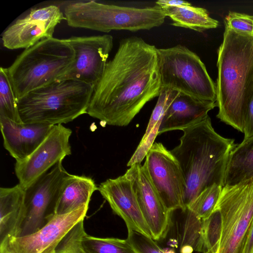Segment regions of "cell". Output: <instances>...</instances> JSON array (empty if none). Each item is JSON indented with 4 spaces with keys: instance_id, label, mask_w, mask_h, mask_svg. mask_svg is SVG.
<instances>
[{
    "instance_id": "cell-1",
    "label": "cell",
    "mask_w": 253,
    "mask_h": 253,
    "mask_svg": "<svg viewBox=\"0 0 253 253\" xmlns=\"http://www.w3.org/2000/svg\"><path fill=\"white\" fill-rule=\"evenodd\" d=\"M161 89L157 48L141 38H127L108 61L86 114L105 124L126 126Z\"/></svg>"
},
{
    "instance_id": "cell-2",
    "label": "cell",
    "mask_w": 253,
    "mask_h": 253,
    "mask_svg": "<svg viewBox=\"0 0 253 253\" xmlns=\"http://www.w3.org/2000/svg\"><path fill=\"white\" fill-rule=\"evenodd\" d=\"M180 144L170 151L179 163L185 182L184 211L207 188L224 186L230 155L237 145L213 128L209 116L182 130Z\"/></svg>"
},
{
    "instance_id": "cell-3",
    "label": "cell",
    "mask_w": 253,
    "mask_h": 253,
    "mask_svg": "<svg viewBox=\"0 0 253 253\" xmlns=\"http://www.w3.org/2000/svg\"><path fill=\"white\" fill-rule=\"evenodd\" d=\"M217 67L216 117L243 132L246 112L253 95V36L225 26Z\"/></svg>"
},
{
    "instance_id": "cell-4",
    "label": "cell",
    "mask_w": 253,
    "mask_h": 253,
    "mask_svg": "<svg viewBox=\"0 0 253 253\" xmlns=\"http://www.w3.org/2000/svg\"><path fill=\"white\" fill-rule=\"evenodd\" d=\"M94 89L81 82L57 80L17 100L21 121L50 126L72 122L86 114Z\"/></svg>"
},
{
    "instance_id": "cell-5",
    "label": "cell",
    "mask_w": 253,
    "mask_h": 253,
    "mask_svg": "<svg viewBox=\"0 0 253 253\" xmlns=\"http://www.w3.org/2000/svg\"><path fill=\"white\" fill-rule=\"evenodd\" d=\"M74 60V50L67 39L51 37L25 49L7 68L17 100L57 80Z\"/></svg>"
},
{
    "instance_id": "cell-6",
    "label": "cell",
    "mask_w": 253,
    "mask_h": 253,
    "mask_svg": "<svg viewBox=\"0 0 253 253\" xmlns=\"http://www.w3.org/2000/svg\"><path fill=\"white\" fill-rule=\"evenodd\" d=\"M64 14L70 27L107 33L112 30H150L162 25L166 17L158 4L137 8L94 0L68 3L65 6Z\"/></svg>"
},
{
    "instance_id": "cell-7",
    "label": "cell",
    "mask_w": 253,
    "mask_h": 253,
    "mask_svg": "<svg viewBox=\"0 0 253 253\" xmlns=\"http://www.w3.org/2000/svg\"><path fill=\"white\" fill-rule=\"evenodd\" d=\"M162 88L216 102V84L200 57L185 46L157 48Z\"/></svg>"
},
{
    "instance_id": "cell-8",
    "label": "cell",
    "mask_w": 253,
    "mask_h": 253,
    "mask_svg": "<svg viewBox=\"0 0 253 253\" xmlns=\"http://www.w3.org/2000/svg\"><path fill=\"white\" fill-rule=\"evenodd\" d=\"M215 208L222 218V231L216 253H242L253 220V181L225 185Z\"/></svg>"
},
{
    "instance_id": "cell-9",
    "label": "cell",
    "mask_w": 253,
    "mask_h": 253,
    "mask_svg": "<svg viewBox=\"0 0 253 253\" xmlns=\"http://www.w3.org/2000/svg\"><path fill=\"white\" fill-rule=\"evenodd\" d=\"M69 175L60 162L25 189V216L17 237L35 233L55 215L59 196Z\"/></svg>"
},
{
    "instance_id": "cell-10",
    "label": "cell",
    "mask_w": 253,
    "mask_h": 253,
    "mask_svg": "<svg viewBox=\"0 0 253 253\" xmlns=\"http://www.w3.org/2000/svg\"><path fill=\"white\" fill-rule=\"evenodd\" d=\"M145 158L143 166L166 209L183 211L185 182L176 159L161 143H154Z\"/></svg>"
},
{
    "instance_id": "cell-11",
    "label": "cell",
    "mask_w": 253,
    "mask_h": 253,
    "mask_svg": "<svg viewBox=\"0 0 253 253\" xmlns=\"http://www.w3.org/2000/svg\"><path fill=\"white\" fill-rule=\"evenodd\" d=\"M75 52L70 69L58 80H73L94 87L100 80L113 46L110 35L73 36L66 39Z\"/></svg>"
},
{
    "instance_id": "cell-12",
    "label": "cell",
    "mask_w": 253,
    "mask_h": 253,
    "mask_svg": "<svg viewBox=\"0 0 253 253\" xmlns=\"http://www.w3.org/2000/svg\"><path fill=\"white\" fill-rule=\"evenodd\" d=\"M72 131L62 125H55L37 148L26 159L16 162L15 173L25 189L52 167L71 154L69 143Z\"/></svg>"
},
{
    "instance_id": "cell-13",
    "label": "cell",
    "mask_w": 253,
    "mask_h": 253,
    "mask_svg": "<svg viewBox=\"0 0 253 253\" xmlns=\"http://www.w3.org/2000/svg\"><path fill=\"white\" fill-rule=\"evenodd\" d=\"M63 20H66L64 13L56 5L34 8L5 30L1 37L3 46L12 50L29 48L53 37L55 27Z\"/></svg>"
},
{
    "instance_id": "cell-14",
    "label": "cell",
    "mask_w": 253,
    "mask_h": 253,
    "mask_svg": "<svg viewBox=\"0 0 253 253\" xmlns=\"http://www.w3.org/2000/svg\"><path fill=\"white\" fill-rule=\"evenodd\" d=\"M88 206L68 213L55 214L43 227L28 235L11 238L0 245L8 253H53L64 236L84 219Z\"/></svg>"
},
{
    "instance_id": "cell-15",
    "label": "cell",
    "mask_w": 253,
    "mask_h": 253,
    "mask_svg": "<svg viewBox=\"0 0 253 253\" xmlns=\"http://www.w3.org/2000/svg\"><path fill=\"white\" fill-rule=\"evenodd\" d=\"M125 174L130 180L143 218L152 239L160 240L167 236L172 212L168 211L156 192L141 163L130 166Z\"/></svg>"
},
{
    "instance_id": "cell-16",
    "label": "cell",
    "mask_w": 253,
    "mask_h": 253,
    "mask_svg": "<svg viewBox=\"0 0 253 253\" xmlns=\"http://www.w3.org/2000/svg\"><path fill=\"white\" fill-rule=\"evenodd\" d=\"M98 190L108 202L114 213L125 221L127 230L152 238L143 218L132 183L125 174L101 183Z\"/></svg>"
},
{
    "instance_id": "cell-17",
    "label": "cell",
    "mask_w": 253,
    "mask_h": 253,
    "mask_svg": "<svg viewBox=\"0 0 253 253\" xmlns=\"http://www.w3.org/2000/svg\"><path fill=\"white\" fill-rule=\"evenodd\" d=\"M3 146L16 162L28 157L42 142L54 126L18 124L0 116Z\"/></svg>"
},
{
    "instance_id": "cell-18",
    "label": "cell",
    "mask_w": 253,
    "mask_h": 253,
    "mask_svg": "<svg viewBox=\"0 0 253 253\" xmlns=\"http://www.w3.org/2000/svg\"><path fill=\"white\" fill-rule=\"evenodd\" d=\"M216 106V102L178 92L163 116L158 133L188 128L206 118Z\"/></svg>"
},
{
    "instance_id": "cell-19",
    "label": "cell",
    "mask_w": 253,
    "mask_h": 253,
    "mask_svg": "<svg viewBox=\"0 0 253 253\" xmlns=\"http://www.w3.org/2000/svg\"><path fill=\"white\" fill-rule=\"evenodd\" d=\"M25 195L20 184L0 188V245L18 235L25 216Z\"/></svg>"
},
{
    "instance_id": "cell-20",
    "label": "cell",
    "mask_w": 253,
    "mask_h": 253,
    "mask_svg": "<svg viewBox=\"0 0 253 253\" xmlns=\"http://www.w3.org/2000/svg\"><path fill=\"white\" fill-rule=\"evenodd\" d=\"M97 190L98 187L91 177L70 174L59 196L55 214L68 213L88 206L93 193Z\"/></svg>"
},
{
    "instance_id": "cell-21",
    "label": "cell",
    "mask_w": 253,
    "mask_h": 253,
    "mask_svg": "<svg viewBox=\"0 0 253 253\" xmlns=\"http://www.w3.org/2000/svg\"><path fill=\"white\" fill-rule=\"evenodd\" d=\"M178 92L168 88H162L156 105L152 112L145 133L134 154L127 164L130 167L141 163L154 143L158 133L163 116Z\"/></svg>"
},
{
    "instance_id": "cell-22",
    "label": "cell",
    "mask_w": 253,
    "mask_h": 253,
    "mask_svg": "<svg viewBox=\"0 0 253 253\" xmlns=\"http://www.w3.org/2000/svg\"><path fill=\"white\" fill-rule=\"evenodd\" d=\"M253 181V137L237 145L232 151L227 166L224 186Z\"/></svg>"
},
{
    "instance_id": "cell-23",
    "label": "cell",
    "mask_w": 253,
    "mask_h": 253,
    "mask_svg": "<svg viewBox=\"0 0 253 253\" xmlns=\"http://www.w3.org/2000/svg\"><path fill=\"white\" fill-rule=\"evenodd\" d=\"M166 16L172 21V25L202 32L216 28L219 22L210 17L205 8L194 6L190 4L182 6L162 5Z\"/></svg>"
},
{
    "instance_id": "cell-24",
    "label": "cell",
    "mask_w": 253,
    "mask_h": 253,
    "mask_svg": "<svg viewBox=\"0 0 253 253\" xmlns=\"http://www.w3.org/2000/svg\"><path fill=\"white\" fill-rule=\"evenodd\" d=\"M222 231V218L220 211L215 208L211 214L202 220L201 234L199 252L216 253Z\"/></svg>"
},
{
    "instance_id": "cell-25",
    "label": "cell",
    "mask_w": 253,
    "mask_h": 253,
    "mask_svg": "<svg viewBox=\"0 0 253 253\" xmlns=\"http://www.w3.org/2000/svg\"><path fill=\"white\" fill-rule=\"evenodd\" d=\"M82 244L85 253H137L126 239L97 237L85 233Z\"/></svg>"
},
{
    "instance_id": "cell-26",
    "label": "cell",
    "mask_w": 253,
    "mask_h": 253,
    "mask_svg": "<svg viewBox=\"0 0 253 253\" xmlns=\"http://www.w3.org/2000/svg\"><path fill=\"white\" fill-rule=\"evenodd\" d=\"M0 116L22 124L18 112L17 100L7 68H0Z\"/></svg>"
},
{
    "instance_id": "cell-27",
    "label": "cell",
    "mask_w": 253,
    "mask_h": 253,
    "mask_svg": "<svg viewBox=\"0 0 253 253\" xmlns=\"http://www.w3.org/2000/svg\"><path fill=\"white\" fill-rule=\"evenodd\" d=\"M222 187L213 184L203 191L188 209L191 210L201 220L208 218L214 211Z\"/></svg>"
},
{
    "instance_id": "cell-28",
    "label": "cell",
    "mask_w": 253,
    "mask_h": 253,
    "mask_svg": "<svg viewBox=\"0 0 253 253\" xmlns=\"http://www.w3.org/2000/svg\"><path fill=\"white\" fill-rule=\"evenodd\" d=\"M83 219L78 222L61 240L53 253H85L82 241L86 233Z\"/></svg>"
},
{
    "instance_id": "cell-29",
    "label": "cell",
    "mask_w": 253,
    "mask_h": 253,
    "mask_svg": "<svg viewBox=\"0 0 253 253\" xmlns=\"http://www.w3.org/2000/svg\"><path fill=\"white\" fill-rule=\"evenodd\" d=\"M126 239L137 253H162V248L152 238L132 230H127Z\"/></svg>"
},
{
    "instance_id": "cell-30",
    "label": "cell",
    "mask_w": 253,
    "mask_h": 253,
    "mask_svg": "<svg viewBox=\"0 0 253 253\" xmlns=\"http://www.w3.org/2000/svg\"><path fill=\"white\" fill-rule=\"evenodd\" d=\"M224 24L236 32L253 36V15L229 11L225 17Z\"/></svg>"
},
{
    "instance_id": "cell-31",
    "label": "cell",
    "mask_w": 253,
    "mask_h": 253,
    "mask_svg": "<svg viewBox=\"0 0 253 253\" xmlns=\"http://www.w3.org/2000/svg\"><path fill=\"white\" fill-rule=\"evenodd\" d=\"M244 140L253 137V95L250 101L244 121Z\"/></svg>"
},
{
    "instance_id": "cell-32",
    "label": "cell",
    "mask_w": 253,
    "mask_h": 253,
    "mask_svg": "<svg viewBox=\"0 0 253 253\" xmlns=\"http://www.w3.org/2000/svg\"><path fill=\"white\" fill-rule=\"evenodd\" d=\"M242 253H253V220L246 238Z\"/></svg>"
},
{
    "instance_id": "cell-33",
    "label": "cell",
    "mask_w": 253,
    "mask_h": 253,
    "mask_svg": "<svg viewBox=\"0 0 253 253\" xmlns=\"http://www.w3.org/2000/svg\"><path fill=\"white\" fill-rule=\"evenodd\" d=\"M156 4L159 6L166 5L170 6H182L184 5H189L190 3L189 2L183 0H159L156 2Z\"/></svg>"
},
{
    "instance_id": "cell-34",
    "label": "cell",
    "mask_w": 253,
    "mask_h": 253,
    "mask_svg": "<svg viewBox=\"0 0 253 253\" xmlns=\"http://www.w3.org/2000/svg\"><path fill=\"white\" fill-rule=\"evenodd\" d=\"M162 253H175V251L170 248L163 249Z\"/></svg>"
},
{
    "instance_id": "cell-35",
    "label": "cell",
    "mask_w": 253,
    "mask_h": 253,
    "mask_svg": "<svg viewBox=\"0 0 253 253\" xmlns=\"http://www.w3.org/2000/svg\"><path fill=\"white\" fill-rule=\"evenodd\" d=\"M0 253H8L6 251L3 250H0Z\"/></svg>"
}]
</instances>
